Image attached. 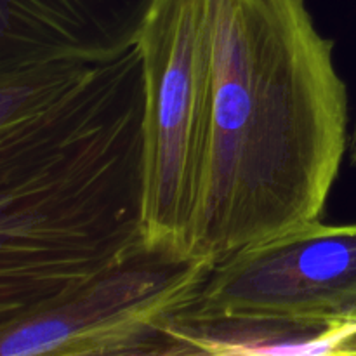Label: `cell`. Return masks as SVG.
<instances>
[{
	"label": "cell",
	"mask_w": 356,
	"mask_h": 356,
	"mask_svg": "<svg viewBox=\"0 0 356 356\" xmlns=\"http://www.w3.org/2000/svg\"><path fill=\"white\" fill-rule=\"evenodd\" d=\"M136 45L148 96L146 240L191 250L214 122L211 0H156Z\"/></svg>",
	"instance_id": "cell-4"
},
{
	"label": "cell",
	"mask_w": 356,
	"mask_h": 356,
	"mask_svg": "<svg viewBox=\"0 0 356 356\" xmlns=\"http://www.w3.org/2000/svg\"><path fill=\"white\" fill-rule=\"evenodd\" d=\"M186 315L287 325L334 344L356 325V225L318 219L238 250L214 264Z\"/></svg>",
	"instance_id": "cell-5"
},
{
	"label": "cell",
	"mask_w": 356,
	"mask_h": 356,
	"mask_svg": "<svg viewBox=\"0 0 356 356\" xmlns=\"http://www.w3.org/2000/svg\"><path fill=\"white\" fill-rule=\"evenodd\" d=\"M214 122L191 250L214 263L318 221L348 89L306 0H211Z\"/></svg>",
	"instance_id": "cell-2"
},
{
	"label": "cell",
	"mask_w": 356,
	"mask_h": 356,
	"mask_svg": "<svg viewBox=\"0 0 356 356\" xmlns=\"http://www.w3.org/2000/svg\"><path fill=\"white\" fill-rule=\"evenodd\" d=\"M148 96L138 45L0 70V320L146 240Z\"/></svg>",
	"instance_id": "cell-1"
},
{
	"label": "cell",
	"mask_w": 356,
	"mask_h": 356,
	"mask_svg": "<svg viewBox=\"0 0 356 356\" xmlns=\"http://www.w3.org/2000/svg\"><path fill=\"white\" fill-rule=\"evenodd\" d=\"M334 356H356V325L343 330L330 348Z\"/></svg>",
	"instance_id": "cell-7"
},
{
	"label": "cell",
	"mask_w": 356,
	"mask_h": 356,
	"mask_svg": "<svg viewBox=\"0 0 356 356\" xmlns=\"http://www.w3.org/2000/svg\"><path fill=\"white\" fill-rule=\"evenodd\" d=\"M156 0H0V70L94 63L138 44Z\"/></svg>",
	"instance_id": "cell-6"
},
{
	"label": "cell",
	"mask_w": 356,
	"mask_h": 356,
	"mask_svg": "<svg viewBox=\"0 0 356 356\" xmlns=\"http://www.w3.org/2000/svg\"><path fill=\"white\" fill-rule=\"evenodd\" d=\"M353 160L356 163V131H355V141H353Z\"/></svg>",
	"instance_id": "cell-8"
},
{
	"label": "cell",
	"mask_w": 356,
	"mask_h": 356,
	"mask_svg": "<svg viewBox=\"0 0 356 356\" xmlns=\"http://www.w3.org/2000/svg\"><path fill=\"white\" fill-rule=\"evenodd\" d=\"M214 264L145 240L51 301L0 320V355H172L167 329L193 308Z\"/></svg>",
	"instance_id": "cell-3"
}]
</instances>
